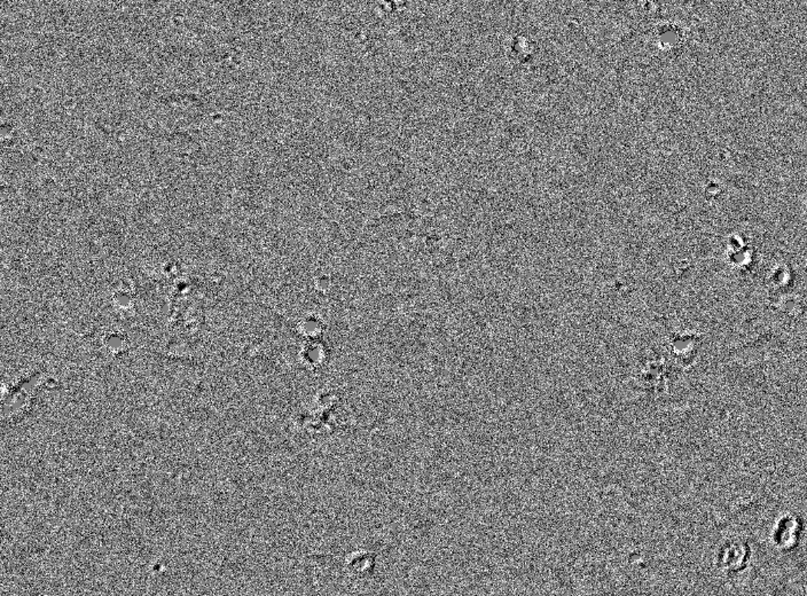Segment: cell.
<instances>
[{
  "label": "cell",
  "instance_id": "6da1fadb",
  "mask_svg": "<svg viewBox=\"0 0 807 596\" xmlns=\"http://www.w3.org/2000/svg\"><path fill=\"white\" fill-rule=\"evenodd\" d=\"M750 548L745 542H731L722 547L718 555V567L727 574L743 570L750 558Z\"/></svg>",
  "mask_w": 807,
  "mask_h": 596
},
{
  "label": "cell",
  "instance_id": "7a4b0ae2",
  "mask_svg": "<svg viewBox=\"0 0 807 596\" xmlns=\"http://www.w3.org/2000/svg\"><path fill=\"white\" fill-rule=\"evenodd\" d=\"M801 530L803 522L799 517L794 515H787L783 517L776 525L773 535L776 547L781 551L794 549L801 538Z\"/></svg>",
  "mask_w": 807,
  "mask_h": 596
},
{
  "label": "cell",
  "instance_id": "3957f363",
  "mask_svg": "<svg viewBox=\"0 0 807 596\" xmlns=\"http://www.w3.org/2000/svg\"><path fill=\"white\" fill-rule=\"evenodd\" d=\"M100 345L105 352L116 358L129 352L131 349V338L122 330H109L102 334Z\"/></svg>",
  "mask_w": 807,
  "mask_h": 596
},
{
  "label": "cell",
  "instance_id": "277c9868",
  "mask_svg": "<svg viewBox=\"0 0 807 596\" xmlns=\"http://www.w3.org/2000/svg\"><path fill=\"white\" fill-rule=\"evenodd\" d=\"M113 306L121 312H129L137 303V295L131 284H118L113 291Z\"/></svg>",
  "mask_w": 807,
  "mask_h": 596
},
{
  "label": "cell",
  "instance_id": "5b68a950",
  "mask_svg": "<svg viewBox=\"0 0 807 596\" xmlns=\"http://www.w3.org/2000/svg\"><path fill=\"white\" fill-rule=\"evenodd\" d=\"M320 322L315 317H306L299 325V332L306 338H313L321 333Z\"/></svg>",
  "mask_w": 807,
  "mask_h": 596
}]
</instances>
